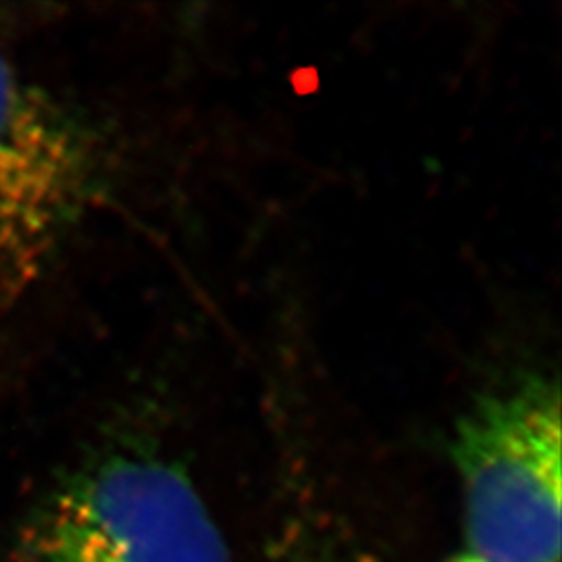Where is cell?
<instances>
[{
	"instance_id": "obj_2",
	"label": "cell",
	"mask_w": 562,
	"mask_h": 562,
	"mask_svg": "<svg viewBox=\"0 0 562 562\" xmlns=\"http://www.w3.org/2000/svg\"><path fill=\"white\" fill-rule=\"evenodd\" d=\"M561 390L557 380L483 394L452 438L464 552L482 562L561 559Z\"/></svg>"
},
{
	"instance_id": "obj_1",
	"label": "cell",
	"mask_w": 562,
	"mask_h": 562,
	"mask_svg": "<svg viewBox=\"0 0 562 562\" xmlns=\"http://www.w3.org/2000/svg\"><path fill=\"white\" fill-rule=\"evenodd\" d=\"M7 562H232L192 480L155 450H102L32 506Z\"/></svg>"
},
{
	"instance_id": "obj_5",
	"label": "cell",
	"mask_w": 562,
	"mask_h": 562,
	"mask_svg": "<svg viewBox=\"0 0 562 562\" xmlns=\"http://www.w3.org/2000/svg\"><path fill=\"white\" fill-rule=\"evenodd\" d=\"M450 562H482L477 561L475 557H471V554H467V552H462V554H459L457 559H452Z\"/></svg>"
},
{
	"instance_id": "obj_3",
	"label": "cell",
	"mask_w": 562,
	"mask_h": 562,
	"mask_svg": "<svg viewBox=\"0 0 562 562\" xmlns=\"http://www.w3.org/2000/svg\"><path fill=\"white\" fill-rule=\"evenodd\" d=\"M101 186L88 123L0 53V301L46 276Z\"/></svg>"
},
{
	"instance_id": "obj_4",
	"label": "cell",
	"mask_w": 562,
	"mask_h": 562,
	"mask_svg": "<svg viewBox=\"0 0 562 562\" xmlns=\"http://www.w3.org/2000/svg\"><path fill=\"white\" fill-rule=\"evenodd\" d=\"M269 562H327L325 559H313V554H280L276 559H271Z\"/></svg>"
}]
</instances>
